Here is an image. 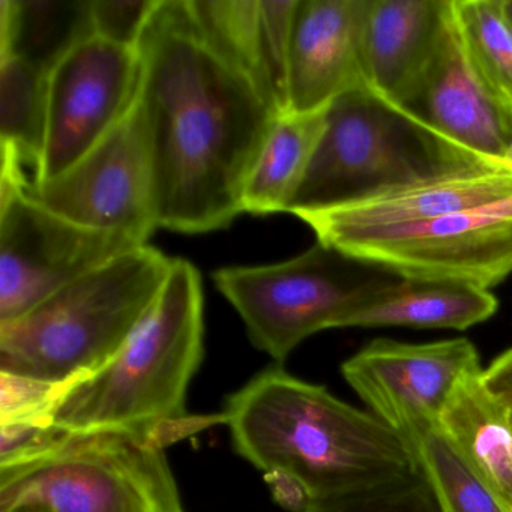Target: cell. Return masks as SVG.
Wrapping results in <instances>:
<instances>
[{
  "mask_svg": "<svg viewBox=\"0 0 512 512\" xmlns=\"http://www.w3.org/2000/svg\"><path fill=\"white\" fill-rule=\"evenodd\" d=\"M233 446L272 481L283 500L308 503L370 490L419 472L406 443L371 412L281 365L263 370L230 395L221 413Z\"/></svg>",
  "mask_w": 512,
  "mask_h": 512,
  "instance_id": "7a4b0ae2",
  "label": "cell"
},
{
  "mask_svg": "<svg viewBox=\"0 0 512 512\" xmlns=\"http://www.w3.org/2000/svg\"><path fill=\"white\" fill-rule=\"evenodd\" d=\"M482 164L373 89H355L326 109L325 131L287 212L326 211Z\"/></svg>",
  "mask_w": 512,
  "mask_h": 512,
  "instance_id": "5b68a950",
  "label": "cell"
},
{
  "mask_svg": "<svg viewBox=\"0 0 512 512\" xmlns=\"http://www.w3.org/2000/svg\"><path fill=\"white\" fill-rule=\"evenodd\" d=\"M503 13H505L506 19L511 23L512 26V0H502Z\"/></svg>",
  "mask_w": 512,
  "mask_h": 512,
  "instance_id": "4dcf8cb0",
  "label": "cell"
},
{
  "mask_svg": "<svg viewBox=\"0 0 512 512\" xmlns=\"http://www.w3.org/2000/svg\"><path fill=\"white\" fill-rule=\"evenodd\" d=\"M137 50L158 229H224L242 212L245 181L278 112L209 46L187 0H160Z\"/></svg>",
  "mask_w": 512,
  "mask_h": 512,
  "instance_id": "6da1fadb",
  "label": "cell"
},
{
  "mask_svg": "<svg viewBox=\"0 0 512 512\" xmlns=\"http://www.w3.org/2000/svg\"><path fill=\"white\" fill-rule=\"evenodd\" d=\"M416 461L442 512H512L439 430L422 440Z\"/></svg>",
  "mask_w": 512,
  "mask_h": 512,
  "instance_id": "cb8c5ba5",
  "label": "cell"
},
{
  "mask_svg": "<svg viewBox=\"0 0 512 512\" xmlns=\"http://www.w3.org/2000/svg\"><path fill=\"white\" fill-rule=\"evenodd\" d=\"M172 260L142 245L2 323L0 371L55 382L97 373L151 313Z\"/></svg>",
  "mask_w": 512,
  "mask_h": 512,
  "instance_id": "277c9868",
  "label": "cell"
},
{
  "mask_svg": "<svg viewBox=\"0 0 512 512\" xmlns=\"http://www.w3.org/2000/svg\"><path fill=\"white\" fill-rule=\"evenodd\" d=\"M187 4L209 46L244 71L272 103L263 67L260 0H187Z\"/></svg>",
  "mask_w": 512,
  "mask_h": 512,
  "instance_id": "7402d4cb",
  "label": "cell"
},
{
  "mask_svg": "<svg viewBox=\"0 0 512 512\" xmlns=\"http://www.w3.org/2000/svg\"><path fill=\"white\" fill-rule=\"evenodd\" d=\"M163 442L124 430L68 431L38 457L0 467V512H185Z\"/></svg>",
  "mask_w": 512,
  "mask_h": 512,
  "instance_id": "8992f818",
  "label": "cell"
},
{
  "mask_svg": "<svg viewBox=\"0 0 512 512\" xmlns=\"http://www.w3.org/2000/svg\"><path fill=\"white\" fill-rule=\"evenodd\" d=\"M497 307L499 301L490 290L398 278L356 308L344 328L410 326L466 331L494 316Z\"/></svg>",
  "mask_w": 512,
  "mask_h": 512,
  "instance_id": "ac0fdd59",
  "label": "cell"
},
{
  "mask_svg": "<svg viewBox=\"0 0 512 512\" xmlns=\"http://www.w3.org/2000/svg\"><path fill=\"white\" fill-rule=\"evenodd\" d=\"M202 278L193 263L173 259L151 313L121 352L65 398L55 424L68 431L124 430L170 445L194 433L185 409L203 358Z\"/></svg>",
  "mask_w": 512,
  "mask_h": 512,
  "instance_id": "3957f363",
  "label": "cell"
},
{
  "mask_svg": "<svg viewBox=\"0 0 512 512\" xmlns=\"http://www.w3.org/2000/svg\"><path fill=\"white\" fill-rule=\"evenodd\" d=\"M325 127L326 109L277 116L245 181L242 212H287Z\"/></svg>",
  "mask_w": 512,
  "mask_h": 512,
  "instance_id": "d6986e66",
  "label": "cell"
},
{
  "mask_svg": "<svg viewBox=\"0 0 512 512\" xmlns=\"http://www.w3.org/2000/svg\"><path fill=\"white\" fill-rule=\"evenodd\" d=\"M511 421H512V407H511Z\"/></svg>",
  "mask_w": 512,
  "mask_h": 512,
  "instance_id": "d6a6232c",
  "label": "cell"
},
{
  "mask_svg": "<svg viewBox=\"0 0 512 512\" xmlns=\"http://www.w3.org/2000/svg\"><path fill=\"white\" fill-rule=\"evenodd\" d=\"M35 202L71 223L146 244L158 229L151 154L139 104L67 172L25 182Z\"/></svg>",
  "mask_w": 512,
  "mask_h": 512,
  "instance_id": "30bf717a",
  "label": "cell"
},
{
  "mask_svg": "<svg viewBox=\"0 0 512 512\" xmlns=\"http://www.w3.org/2000/svg\"><path fill=\"white\" fill-rule=\"evenodd\" d=\"M317 242L403 280L490 290L512 274V200L427 223L338 233Z\"/></svg>",
  "mask_w": 512,
  "mask_h": 512,
  "instance_id": "9c48e42d",
  "label": "cell"
},
{
  "mask_svg": "<svg viewBox=\"0 0 512 512\" xmlns=\"http://www.w3.org/2000/svg\"><path fill=\"white\" fill-rule=\"evenodd\" d=\"M47 74L20 56L0 58V148L37 175L46 131ZM31 179V181H32Z\"/></svg>",
  "mask_w": 512,
  "mask_h": 512,
  "instance_id": "44dd1931",
  "label": "cell"
},
{
  "mask_svg": "<svg viewBox=\"0 0 512 512\" xmlns=\"http://www.w3.org/2000/svg\"><path fill=\"white\" fill-rule=\"evenodd\" d=\"M91 35V0H0V58L20 56L49 76Z\"/></svg>",
  "mask_w": 512,
  "mask_h": 512,
  "instance_id": "ffe728a7",
  "label": "cell"
},
{
  "mask_svg": "<svg viewBox=\"0 0 512 512\" xmlns=\"http://www.w3.org/2000/svg\"><path fill=\"white\" fill-rule=\"evenodd\" d=\"M476 368H481L479 353L467 338L425 344L376 338L347 359L341 373L416 460L422 440L437 430L452 389Z\"/></svg>",
  "mask_w": 512,
  "mask_h": 512,
  "instance_id": "7c38bea8",
  "label": "cell"
},
{
  "mask_svg": "<svg viewBox=\"0 0 512 512\" xmlns=\"http://www.w3.org/2000/svg\"><path fill=\"white\" fill-rule=\"evenodd\" d=\"M448 8L449 0H370L362 62L374 92L400 103L427 65Z\"/></svg>",
  "mask_w": 512,
  "mask_h": 512,
  "instance_id": "2e32d148",
  "label": "cell"
},
{
  "mask_svg": "<svg viewBox=\"0 0 512 512\" xmlns=\"http://www.w3.org/2000/svg\"><path fill=\"white\" fill-rule=\"evenodd\" d=\"M395 104L470 157L506 166L512 107L488 88L470 62L452 16L451 0L427 65Z\"/></svg>",
  "mask_w": 512,
  "mask_h": 512,
  "instance_id": "4fadbf2b",
  "label": "cell"
},
{
  "mask_svg": "<svg viewBox=\"0 0 512 512\" xmlns=\"http://www.w3.org/2000/svg\"><path fill=\"white\" fill-rule=\"evenodd\" d=\"M296 5L298 0H260L263 67L278 115L287 110V70Z\"/></svg>",
  "mask_w": 512,
  "mask_h": 512,
  "instance_id": "4316f807",
  "label": "cell"
},
{
  "mask_svg": "<svg viewBox=\"0 0 512 512\" xmlns=\"http://www.w3.org/2000/svg\"><path fill=\"white\" fill-rule=\"evenodd\" d=\"M511 200L512 169L482 164L298 218L313 229L317 241H323L338 233L427 223L458 212L493 208Z\"/></svg>",
  "mask_w": 512,
  "mask_h": 512,
  "instance_id": "9a60e30c",
  "label": "cell"
},
{
  "mask_svg": "<svg viewBox=\"0 0 512 512\" xmlns=\"http://www.w3.org/2000/svg\"><path fill=\"white\" fill-rule=\"evenodd\" d=\"M370 0H298L290 38L286 113H314L370 88L362 35Z\"/></svg>",
  "mask_w": 512,
  "mask_h": 512,
  "instance_id": "5bb4252c",
  "label": "cell"
},
{
  "mask_svg": "<svg viewBox=\"0 0 512 512\" xmlns=\"http://www.w3.org/2000/svg\"><path fill=\"white\" fill-rule=\"evenodd\" d=\"M505 164H506V166L509 167V169H512V139H511V143H509V149H508V154H506Z\"/></svg>",
  "mask_w": 512,
  "mask_h": 512,
  "instance_id": "1f68e13d",
  "label": "cell"
},
{
  "mask_svg": "<svg viewBox=\"0 0 512 512\" xmlns=\"http://www.w3.org/2000/svg\"><path fill=\"white\" fill-rule=\"evenodd\" d=\"M29 176L4 163L0 178V325L13 322L71 281L139 242L65 220L23 190Z\"/></svg>",
  "mask_w": 512,
  "mask_h": 512,
  "instance_id": "ba28073f",
  "label": "cell"
},
{
  "mask_svg": "<svg viewBox=\"0 0 512 512\" xmlns=\"http://www.w3.org/2000/svg\"><path fill=\"white\" fill-rule=\"evenodd\" d=\"M476 368L452 389L437 421V430L467 466L512 511L511 407L494 397Z\"/></svg>",
  "mask_w": 512,
  "mask_h": 512,
  "instance_id": "e0dca14e",
  "label": "cell"
},
{
  "mask_svg": "<svg viewBox=\"0 0 512 512\" xmlns=\"http://www.w3.org/2000/svg\"><path fill=\"white\" fill-rule=\"evenodd\" d=\"M451 11L473 67L512 107V26L502 0H451Z\"/></svg>",
  "mask_w": 512,
  "mask_h": 512,
  "instance_id": "603a6c76",
  "label": "cell"
},
{
  "mask_svg": "<svg viewBox=\"0 0 512 512\" xmlns=\"http://www.w3.org/2000/svg\"><path fill=\"white\" fill-rule=\"evenodd\" d=\"M302 512H442L421 470L370 490L314 500Z\"/></svg>",
  "mask_w": 512,
  "mask_h": 512,
  "instance_id": "484cf974",
  "label": "cell"
},
{
  "mask_svg": "<svg viewBox=\"0 0 512 512\" xmlns=\"http://www.w3.org/2000/svg\"><path fill=\"white\" fill-rule=\"evenodd\" d=\"M10 512H53L49 506L41 505V503H28V505L17 506Z\"/></svg>",
  "mask_w": 512,
  "mask_h": 512,
  "instance_id": "f546056e",
  "label": "cell"
},
{
  "mask_svg": "<svg viewBox=\"0 0 512 512\" xmlns=\"http://www.w3.org/2000/svg\"><path fill=\"white\" fill-rule=\"evenodd\" d=\"M488 391L512 407V349L500 353L482 373Z\"/></svg>",
  "mask_w": 512,
  "mask_h": 512,
  "instance_id": "f1b7e54d",
  "label": "cell"
},
{
  "mask_svg": "<svg viewBox=\"0 0 512 512\" xmlns=\"http://www.w3.org/2000/svg\"><path fill=\"white\" fill-rule=\"evenodd\" d=\"M160 0H91L92 34L137 49Z\"/></svg>",
  "mask_w": 512,
  "mask_h": 512,
  "instance_id": "83f0119b",
  "label": "cell"
},
{
  "mask_svg": "<svg viewBox=\"0 0 512 512\" xmlns=\"http://www.w3.org/2000/svg\"><path fill=\"white\" fill-rule=\"evenodd\" d=\"M89 376L65 382L0 371V425H52L65 398Z\"/></svg>",
  "mask_w": 512,
  "mask_h": 512,
  "instance_id": "d4e9b609",
  "label": "cell"
},
{
  "mask_svg": "<svg viewBox=\"0 0 512 512\" xmlns=\"http://www.w3.org/2000/svg\"><path fill=\"white\" fill-rule=\"evenodd\" d=\"M139 50L85 38L47 76L46 131L35 178L67 172L130 112L139 92Z\"/></svg>",
  "mask_w": 512,
  "mask_h": 512,
  "instance_id": "8fae6325",
  "label": "cell"
},
{
  "mask_svg": "<svg viewBox=\"0 0 512 512\" xmlns=\"http://www.w3.org/2000/svg\"><path fill=\"white\" fill-rule=\"evenodd\" d=\"M212 278L251 343L283 362L305 338L344 328L356 308L400 277L317 242L286 262L218 269Z\"/></svg>",
  "mask_w": 512,
  "mask_h": 512,
  "instance_id": "52a82bcc",
  "label": "cell"
}]
</instances>
